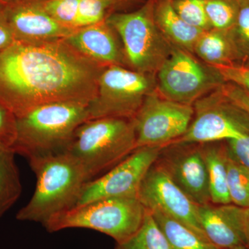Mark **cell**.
Wrapping results in <instances>:
<instances>
[{
	"mask_svg": "<svg viewBox=\"0 0 249 249\" xmlns=\"http://www.w3.org/2000/svg\"><path fill=\"white\" fill-rule=\"evenodd\" d=\"M105 67L65 40L15 41L0 50V103L16 117L53 103L88 106Z\"/></svg>",
	"mask_w": 249,
	"mask_h": 249,
	"instance_id": "cell-1",
	"label": "cell"
},
{
	"mask_svg": "<svg viewBox=\"0 0 249 249\" xmlns=\"http://www.w3.org/2000/svg\"><path fill=\"white\" fill-rule=\"evenodd\" d=\"M29 162L36 174V189L16 219L43 225L55 214L76 206L88 178L79 162L67 151Z\"/></svg>",
	"mask_w": 249,
	"mask_h": 249,
	"instance_id": "cell-2",
	"label": "cell"
},
{
	"mask_svg": "<svg viewBox=\"0 0 249 249\" xmlns=\"http://www.w3.org/2000/svg\"><path fill=\"white\" fill-rule=\"evenodd\" d=\"M87 107L80 103H49L16 117L11 150L28 160L67 152L76 129L88 120Z\"/></svg>",
	"mask_w": 249,
	"mask_h": 249,
	"instance_id": "cell-3",
	"label": "cell"
},
{
	"mask_svg": "<svg viewBox=\"0 0 249 249\" xmlns=\"http://www.w3.org/2000/svg\"><path fill=\"white\" fill-rule=\"evenodd\" d=\"M135 149L133 119L108 117L80 124L67 152L79 162L89 181L120 163Z\"/></svg>",
	"mask_w": 249,
	"mask_h": 249,
	"instance_id": "cell-4",
	"label": "cell"
},
{
	"mask_svg": "<svg viewBox=\"0 0 249 249\" xmlns=\"http://www.w3.org/2000/svg\"><path fill=\"white\" fill-rule=\"evenodd\" d=\"M146 209L137 196L103 198L75 206L55 214L43 224L49 232L88 229L121 243L142 227Z\"/></svg>",
	"mask_w": 249,
	"mask_h": 249,
	"instance_id": "cell-5",
	"label": "cell"
},
{
	"mask_svg": "<svg viewBox=\"0 0 249 249\" xmlns=\"http://www.w3.org/2000/svg\"><path fill=\"white\" fill-rule=\"evenodd\" d=\"M154 4L155 0H147L134 11L111 14L106 22L120 37L127 67L156 75L169 57L173 45L156 24Z\"/></svg>",
	"mask_w": 249,
	"mask_h": 249,
	"instance_id": "cell-6",
	"label": "cell"
},
{
	"mask_svg": "<svg viewBox=\"0 0 249 249\" xmlns=\"http://www.w3.org/2000/svg\"><path fill=\"white\" fill-rule=\"evenodd\" d=\"M156 89L155 74L121 65L104 67L96 96L87 107V121L108 117L133 119L144 100Z\"/></svg>",
	"mask_w": 249,
	"mask_h": 249,
	"instance_id": "cell-7",
	"label": "cell"
},
{
	"mask_svg": "<svg viewBox=\"0 0 249 249\" xmlns=\"http://www.w3.org/2000/svg\"><path fill=\"white\" fill-rule=\"evenodd\" d=\"M156 78L157 91L163 97L189 106L226 83L217 69L191 52L174 45Z\"/></svg>",
	"mask_w": 249,
	"mask_h": 249,
	"instance_id": "cell-8",
	"label": "cell"
},
{
	"mask_svg": "<svg viewBox=\"0 0 249 249\" xmlns=\"http://www.w3.org/2000/svg\"><path fill=\"white\" fill-rule=\"evenodd\" d=\"M220 88L194 103V116L188 130L173 142H224L249 133V116L229 101Z\"/></svg>",
	"mask_w": 249,
	"mask_h": 249,
	"instance_id": "cell-9",
	"label": "cell"
},
{
	"mask_svg": "<svg viewBox=\"0 0 249 249\" xmlns=\"http://www.w3.org/2000/svg\"><path fill=\"white\" fill-rule=\"evenodd\" d=\"M194 116L193 106L163 97L156 89L133 118L137 147H164L184 135Z\"/></svg>",
	"mask_w": 249,
	"mask_h": 249,
	"instance_id": "cell-10",
	"label": "cell"
},
{
	"mask_svg": "<svg viewBox=\"0 0 249 249\" xmlns=\"http://www.w3.org/2000/svg\"><path fill=\"white\" fill-rule=\"evenodd\" d=\"M161 147H137L103 176L85 183L76 206L103 198L137 196L142 180Z\"/></svg>",
	"mask_w": 249,
	"mask_h": 249,
	"instance_id": "cell-11",
	"label": "cell"
},
{
	"mask_svg": "<svg viewBox=\"0 0 249 249\" xmlns=\"http://www.w3.org/2000/svg\"><path fill=\"white\" fill-rule=\"evenodd\" d=\"M138 198L147 211L173 218L208 241L199 222V205L156 162L142 180Z\"/></svg>",
	"mask_w": 249,
	"mask_h": 249,
	"instance_id": "cell-12",
	"label": "cell"
},
{
	"mask_svg": "<svg viewBox=\"0 0 249 249\" xmlns=\"http://www.w3.org/2000/svg\"><path fill=\"white\" fill-rule=\"evenodd\" d=\"M156 163L199 206L211 203L201 143L177 142L162 147Z\"/></svg>",
	"mask_w": 249,
	"mask_h": 249,
	"instance_id": "cell-13",
	"label": "cell"
},
{
	"mask_svg": "<svg viewBox=\"0 0 249 249\" xmlns=\"http://www.w3.org/2000/svg\"><path fill=\"white\" fill-rule=\"evenodd\" d=\"M4 9L15 40L19 42L63 40L77 29L65 27L51 17L42 0H11L4 2Z\"/></svg>",
	"mask_w": 249,
	"mask_h": 249,
	"instance_id": "cell-14",
	"label": "cell"
},
{
	"mask_svg": "<svg viewBox=\"0 0 249 249\" xmlns=\"http://www.w3.org/2000/svg\"><path fill=\"white\" fill-rule=\"evenodd\" d=\"M64 40L77 52L101 66L127 67L120 37L106 20L77 29Z\"/></svg>",
	"mask_w": 249,
	"mask_h": 249,
	"instance_id": "cell-15",
	"label": "cell"
},
{
	"mask_svg": "<svg viewBox=\"0 0 249 249\" xmlns=\"http://www.w3.org/2000/svg\"><path fill=\"white\" fill-rule=\"evenodd\" d=\"M244 208L232 204L199 206L201 229L211 245L219 249L244 247Z\"/></svg>",
	"mask_w": 249,
	"mask_h": 249,
	"instance_id": "cell-16",
	"label": "cell"
},
{
	"mask_svg": "<svg viewBox=\"0 0 249 249\" xmlns=\"http://www.w3.org/2000/svg\"><path fill=\"white\" fill-rule=\"evenodd\" d=\"M154 18L157 27L172 45L193 53L196 40L204 31L184 22L174 9L171 0H155Z\"/></svg>",
	"mask_w": 249,
	"mask_h": 249,
	"instance_id": "cell-17",
	"label": "cell"
},
{
	"mask_svg": "<svg viewBox=\"0 0 249 249\" xmlns=\"http://www.w3.org/2000/svg\"><path fill=\"white\" fill-rule=\"evenodd\" d=\"M209 178L211 203L231 204L227 179L228 155L226 142L201 143Z\"/></svg>",
	"mask_w": 249,
	"mask_h": 249,
	"instance_id": "cell-18",
	"label": "cell"
},
{
	"mask_svg": "<svg viewBox=\"0 0 249 249\" xmlns=\"http://www.w3.org/2000/svg\"><path fill=\"white\" fill-rule=\"evenodd\" d=\"M193 53L211 67L238 65L237 53L229 31L211 29L203 31L196 40Z\"/></svg>",
	"mask_w": 249,
	"mask_h": 249,
	"instance_id": "cell-19",
	"label": "cell"
},
{
	"mask_svg": "<svg viewBox=\"0 0 249 249\" xmlns=\"http://www.w3.org/2000/svg\"><path fill=\"white\" fill-rule=\"evenodd\" d=\"M11 149L0 150V217L11 209L22 193V183Z\"/></svg>",
	"mask_w": 249,
	"mask_h": 249,
	"instance_id": "cell-20",
	"label": "cell"
},
{
	"mask_svg": "<svg viewBox=\"0 0 249 249\" xmlns=\"http://www.w3.org/2000/svg\"><path fill=\"white\" fill-rule=\"evenodd\" d=\"M150 213L172 249H217L173 218L159 212Z\"/></svg>",
	"mask_w": 249,
	"mask_h": 249,
	"instance_id": "cell-21",
	"label": "cell"
},
{
	"mask_svg": "<svg viewBox=\"0 0 249 249\" xmlns=\"http://www.w3.org/2000/svg\"><path fill=\"white\" fill-rule=\"evenodd\" d=\"M115 249H172L155 218L146 209L142 227L124 242L117 243Z\"/></svg>",
	"mask_w": 249,
	"mask_h": 249,
	"instance_id": "cell-22",
	"label": "cell"
},
{
	"mask_svg": "<svg viewBox=\"0 0 249 249\" xmlns=\"http://www.w3.org/2000/svg\"><path fill=\"white\" fill-rule=\"evenodd\" d=\"M235 25L229 31L237 53L238 66L249 67V0H238Z\"/></svg>",
	"mask_w": 249,
	"mask_h": 249,
	"instance_id": "cell-23",
	"label": "cell"
},
{
	"mask_svg": "<svg viewBox=\"0 0 249 249\" xmlns=\"http://www.w3.org/2000/svg\"><path fill=\"white\" fill-rule=\"evenodd\" d=\"M205 10L211 29L229 31L237 20L238 0H205Z\"/></svg>",
	"mask_w": 249,
	"mask_h": 249,
	"instance_id": "cell-24",
	"label": "cell"
},
{
	"mask_svg": "<svg viewBox=\"0 0 249 249\" xmlns=\"http://www.w3.org/2000/svg\"><path fill=\"white\" fill-rule=\"evenodd\" d=\"M227 179L231 204L249 208V169L228 157Z\"/></svg>",
	"mask_w": 249,
	"mask_h": 249,
	"instance_id": "cell-25",
	"label": "cell"
},
{
	"mask_svg": "<svg viewBox=\"0 0 249 249\" xmlns=\"http://www.w3.org/2000/svg\"><path fill=\"white\" fill-rule=\"evenodd\" d=\"M116 12L119 11L114 0H80L77 29L103 22Z\"/></svg>",
	"mask_w": 249,
	"mask_h": 249,
	"instance_id": "cell-26",
	"label": "cell"
},
{
	"mask_svg": "<svg viewBox=\"0 0 249 249\" xmlns=\"http://www.w3.org/2000/svg\"><path fill=\"white\" fill-rule=\"evenodd\" d=\"M171 3L187 24L202 31L211 29L205 10V0H171Z\"/></svg>",
	"mask_w": 249,
	"mask_h": 249,
	"instance_id": "cell-27",
	"label": "cell"
},
{
	"mask_svg": "<svg viewBox=\"0 0 249 249\" xmlns=\"http://www.w3.org/2000/svg\"><path fill=\"white\" fill-rule=\"evenodd\" d=\"M80 0H42L47 14L65 27L76 29Z\"/></svg>",
	"mask_w": 249,
	"mask_h": 249,
	"instance_id": "cell-28",
	"label": "cell"
},
{
	"mask_svg": "<svg viewBox=\"0 0 249 249\" xmlns=\"http://www.w3.org/2000/svg\"><path fill=\"white\" fill-rule=\"evenodd\" d=\"M16 138V116L0 103V150H11Z\"/></svg>",
	"mask_w": 249,
	"mask_h": 249,
	"instance_id": "cell-29",
	"label": "cell"
},
{
	"mask_svg": "<svg viewBox=\"0 0 249 249\" xmlns=\"http://www.w3.org/2000/svg\"><path fill=\"white\" fill-rule=\"evenodd\" d=\"M225 142L228 157L249 169V133Z\"/></svg>",
	"mask_w": 249,
	"mask_h": 249,
	"instance_id": "cell-30",
	"label": "cell"
},
{
	"mask_svg": "<svg viewBox=\"0 0 249 249\" xmlns=\"http://www.w3.org/2000/svg\"><path fill=\"white\" fill-rule=\"evenodd\" d=\"M223 94L249 116V91L231 82H226L221 87Z\"/></svg>",
	"mask_w": 249,
	"mask_h": 249,
	"instance_id": "cell-31",
	"label": "cell"
},
{
	"mask_svg": "<svg viewBox=\"0 0 249 249\" xmlns=\"http://www.w3.org/2000/svg\"><path fill=\"white\" fill-rule=\"evenodd\" d=\"M225 80L245 88L249 91V67L229 66L214 67Z\"/></svg>",
	"mask_w": 249,
	"mask_h": 249,
	"instance_id": "cell-32",
	"label": "cell"
},
{
	"mask_svg": "<svg viewBox=\"0 0 249 249\" xmlns=\"http://www.w3.org/2000/svg\"><path fill=\"white\" fill-rule=\"evenodd\" d=\"M15 41L14 34L5 14L4 2L0 0V50L9 47Z\"/></svg>",
	"mask_w": 249,
	"mask_h": 249,
	"instance_id": "cell-33",
	"label": "cell"
},
{
	"mask_svg": "<svg viewBox=\"0 0 249 249\" xmlns=\"http://www.w3.org/2000/svg\"><path fill=\"white\" fill-rule=\"evenodd\" d=\"M117 5L119 12H128L138 9L147 0H114Z\"/></svg>",
	"mask_w": 249,
	"mask_h": 249,
	"instance_id": "cell-34",
	"label": "cell"
},
{
	"mask_svg": "<svg viewBox=\"0 0 249 249\" xmlns=\"http://www.w3.org/2000/svg\"><path fill=\"white\" fill-rule=\"evenodd\" d=\"M243 235L246 248L249 249V208H244Z\"/></svg>",
	"mask_w": 249,
	"mask_h": 249,
	"instance_id": "cell-35",
	"label": "cell"
},
{
	"mask_svg": "<svg viewBox=\"0 0 249 249\" xmlns=\"http://www.w3.org/2000/svg\"><path fill=\"white\" fill-rule=\"evenodd\" d=\"M223 249H247L245 248V247H234V248Z\"/></svg>",
	"mask_w": 249,
	"mask_h": 249,
	"instance_id": "cell-36",
	"label": "cell"
},
{
	"mask_svg": "<svg viewBox=\"0 0 249 249\" xmlns=\"http://www.w3.org/2000/svg\"><path fill=\"white\" fill-rule=\"evenodd\" d=\"M1 1H4V2H6V1H11V0H1Z\"/></svg>",
	"mask_w": 249,
	"mask_h": 249,
	"instance_id": "cell-37",
	"label": "cell"
}]
</instances>
